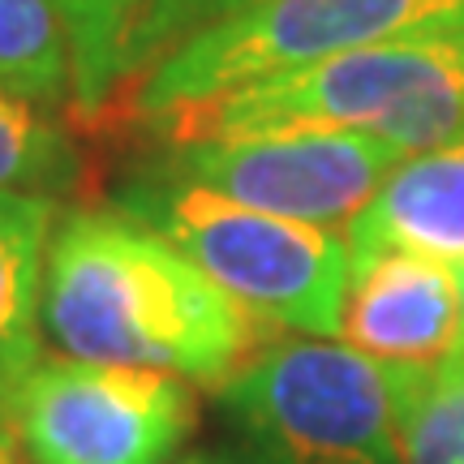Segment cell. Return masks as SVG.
Instances as JSON below:
<instances>
[{
    "label": "cell",
    "instance_id": "6da1fadb",
    "mask_svg": "<svg viewBox=\"0 0 464 464\" xmlns=\"http://www.w3.org/2000/svg\"><path fill=\"white\" fill-rule=\"evenodd\" d=\"M39 318L65 357L164 370L211 392L276 344V323L121 211L61 219L44 258Z\"/></svg>",
    "mask_w": 464,
    "mask_h": 464
},
{
    "label": "cell",
    "instance_id": "7a4b0ae2",
    "mask_svg": "<svg viewBox=\"0 0 464 464\" xmlns=\"http://www.w3.org/2000/svg\"><path fill=\"white\" fill-rule=\"evenodd\" d=\"M168 138H266V133H362L404 155L464 138V31L392 39L318 65L241 86L150 121Z\"/></svg>",
    "mask_w": 464,
    "mask_h": 464
},
{
    "label": "cell",
    "instance_id": "3957f363",
    "mask_svg": "<svg viewBox=\"0 0 464 464\" xmlns=\"http://www.w3.org/2000/svg\"><path fill=\"white\" fill-rule=\"evenodd\" d=\"M116 211L160 232L194 266L276 327L335 335L348 288V241L335 228L249 211L147 164L116 194Z\"/></svg>",
    "mask_w": 464,
    "mask_h": 464
},
{
    "label": "cell",
    "instance_id": "277c9868",
    "mask_svg": "<svg viewBox=\"0 0 464 464\" xmlns=\"http://www.w3.org/2000/svg\"><path fill=\"white\" fill-rule=\"evenodd\" d=\"M464 31V0H249L138 78L142 121L392 39Z\"/></svg>",
    "mask_w": 464,
    "mask_h": 464
},
{
    "label": "cell",
    "instance_id": "5b68a950",
    "mask_svg": "<svg viewBox=\"0 0 464 464\" xmlns=\"http://www.w3.org/2000/svg\"><path fill=\"white\" fill-rule=\"evenodd\" d=\"M219 400L280 464H400L387 370L348 344L276 340Z\"/></svg>",
    "mask_w": 464,
    "mask_h": 464
},
{
    "label": "cell",
    "instance_id": "8992f818",
    "mask_svg": "<svg viewBox=\"0 0 464 464\" xmlns=\"http://www.w3.org/2000/svg\"><path fill=\"white\" fill-rule=\"evenodd\" d=\"M5 417L34 464H172L198 426V396L164 370L39 357Z\"/></svg>",
    "mask_w": 464,
    "mask_h": 464
},
{
    "label": "cell",
    "instance_id": "52a82bcc",
    "mask_svg": "<svg viewBox=\"0 0 464 464\" xmlns=\"http://www.w3.org/2000/svg\"><path fill=\"white\" fill-rule=\"evenodd\" d=\"M155 164L249 211L318 228H348L374 198L382 177L400 164V155L362 133L301 130L181 142L168 147Z\"/></svg>",
    "mask_w": 464,
    "mask_h": 464
},
{
    "label": "cell",
    "instance_id": "ba28073f",
    "mask_svg": "<svg viewBox=\"0 0 464 464\" xmlns=\"http://www.w3.org/2000/svg\"><path fill=\"white\" fill-rule=\"evenodd\" d=\"M460 271L417 254L348 258L335 335L382 365H439L460 344Z\"/></svg>",
    "mask_w": 464,
    "mask_h": 464
},
{
    "label": "cell",
    "instance_id": "9c48e42d",
    "mask_svg": "<svg viewBox=\"0 0 464 464\" xmlns=\"http://www.w3.org/2000/svg\"><path fill=\"white\" fill-rule=\"evenodd\" d=\"M348 258L417 254L464 271V138L404 155L344 228Z\"/></svg>",
    "mask_w": 464,
    "mask_h": 464
},
{
    "label": "cell",
    "instance_id": "30bf717a",
    "mask_svg": "<svg viewBox=\"0 0 464 464\" xmlns=\"http://www.w3.org/2000/svg\"><path fill=\"white\" fill-rule=\"evenodd\" d=\"M52 198L0 194V417L39 362V301L52 241Z\"/></svg>",
    "mask_w": 464,
    "mask_h": 464
},
{
    "label": "cell",
    "instance_id": "8fae6325",
    "mask_svg": "<svg viewBox=\"0 0 464 464\" xmlns=\"http://www.w3.org/2000/svg\"><path fill=\"white\" fill-rule=\"evenodd\" d=\"M0 86L48 108L73 95V26L65 0H0Z\"/></svg>",
    "mask_w": 464,
    "mask_h": 464
},
{
    "label": "cell",
    "instance_id": "7c38bea8",
    "mask_svg": "<svg viewBox=\"0 0 464 464\" xmlns=\"http://www.w3.org/2000/svg\"><path fill=\"white\" fill-rule=\"evenodd\" d=\"M396 409L400 464H464V370L382 365Z\"/></svg>",
    "mask_w": 464,
    "mask_h": 464
},
{
    "label": "cell",
    "instance_id": "4fadbf2b",
    "mask_svg": "<svg viewBox=\"0 0 464 464\" xmlns=\"http://www.w3.org/2000/svg\"><path fill=\"white\" fill-rule=\"evenodd\" d=\"M78 181V150L48 103L0 86V194L61 198Z\"/></svg>",
    "mask_w": 464,
    "mask_h": 464
},
{
    "label": "cell",
    "instance_id": "5bb4252c",
    "mask_svg": "<svg viewBox=\"0 0 464 464\" xmlns=\"http://www.w3.org/2000/svg\"><path fill=\"white\" fill-rule=\"evenodd\" d=\"M246 5L249 0H130V14L116 31L108 73H103L108 95L121 91L138 69L142 73L155 69L189 34H198L202 26H211V22L237 14ZM108 95H103V103H108Z\"/></svg>",
    "mask_w": 464,
    "mask_h": 464
},
{
    "label": "cell",
    "instance_id": "9a60e30c",
    "mask_svg": "<svg viewBox=\"0 0 464 464\" xmlns=\"http://www.w3.org/2000/svg\"><path fill=\"white\" fill-rule=\"evenodd\" d=\"M73 26V108L100 112L103 103V61L121 26L125 0H65Z\"/></svg>",
    "mask_w": 464,
    "mask_h": 464
},
{
    "label": "cell",
    "instance_id": "2e32d148",
    "mask_svg": "<svg viewBox=\"0 0 464 464\" xmlns=\"http://www.w3.org/2000/svg\"><path fill=\"white\" fill-rule=\"evenodd\" d=\"M172 464H280L276 456H266L263 448H202V451H189L181 460Z\"/></svg>",
    "mask_w": 464,
    "mask_h": 464
},
{
    "label": "cell",
    "instance_id": "e0dca14e",
    "mask_svg": "<svg viewBox=\"0 0 464 464\" xmlns=\"http://www.w3.org/2000/svg\"><path fill=\"white\" fill-rule=\"evenodd\" d=\"M17 434L14 426H9V417H0V464H17Z\"/></svg>",
    "mask_w": 464,
    "mask_h": 464
},
{
    "label": "cell",
    "instance_id": "ac0fdd59",
    "mask_svg": "<svg viewBox=\"0 0 464 464\" xmlns=\"http://www.w3.org/2000/svg\"><path fill=\"white\" fill-rule=\"evenodd\" d=\"M125 14H130V0H125ZM125 14H121V22H125ZM121 31V26H116ZM112 44H116V34H112ZM108 56H112V48H108ZM103 73H108V61H103ZM103 95H108V86H103Z\"/></svg>",
    "mask_w": 464,
    "mask_h": 464
},
{
    "label": "cell",
    "instance_id": "d6986e66",
    "mask_svg": "<svg viewBox=\"0 0 464 464\" xmlns=\"http://www.w3.org/2000/svg\"><path fill=\"white\" fill-rule=\"evenodd\" d=\"M460 301H464V271H460ZM456 353H464V327H460V344H456Z\"/></svg>",
    "mask_w": 464,
    "mask_h": 464
},
{
    "label": "cell",
    "instance_id": "ffe728a7",
    "mask_svg": "<svg viewBox=\"0 0 464 464\" xmlns=\"http://www.w3.org/2000/svg\"><path fill=\"white\" fill-rule=\"evenodd\" d=\"M448 362H451V365H460V370H464V353H451Z\"/></svg>",
    "mask_w": 464,
    "mask_h": 464
}]
</instances>
